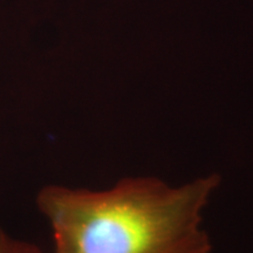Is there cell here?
I'll use <instances>...</instances> for the list:
<instances>
[{
  "instance_id": "2",
  "label": "cell",
  "mask_w": 253,
  "mask_h": 253,
  "mask_svg": "<svg viewBox=\"0 0 253 253\" xmlns=\"http://www.w3.org/2000/svg\"><path fill=\"white\" fill-rule=\"evenodd\" d=\"M0 253H42L37 245L9 237L0 227Z\"/></svg>"
},
{
  "instance_id": "1",
  "label": "cell",
  "mask_w": 253,
  "mask_h": 253,
  "mask_svg": "<svg viewBox=\"0 0 253 253\" xmlns=\"http://www.w3.org/2000/svg\"><path fill=\"white\" fill-rule=\"evenodd\" d=\"M214 173L171 186L130 177L102 191L48 185L38 208L49 221L53 253H212L202 227Z\"/></svg>"
}]
</instances>
